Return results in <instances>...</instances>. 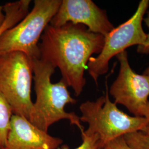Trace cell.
Segmentation results:
<instances>
[{
	"instance_id": "cell-18",
	"label": "cell",
	"mask_w": 149,
	"mask_h": 149,
	"mask_svg": "<svg viewBox=\"0 0 149 149\" xmlns=\"http://www.w3.org/2000/svg\"><path fill=\"white\" fill-rule=\"evenodd\" d=\"M143 74H145V75H146V76H149V66L145 70Z\"/></svg>"
},
{
	"instance_id": "cell-14",
	"label": "cell",
	"mask_w": 149,
	"mask_h": 149,
	"mask_svg": "<svg viewBox=\"0 0 149 149\" xmlns=\"http://www.w3.org/2000/svg\"><path fill=\"white\" fill-rule=\"evenodd\" d=\"M103 149H132L126 144L124 136L114 140L107 144Z\"/></svg>"
},
{
	"instance_id": "cell-1",
	"label": "cell",
	"mask_w": 149,
	"mask_h": 149,
	"mask_svg": "<svg viewBox=\"0 0 149 149\" xmlns=\"http://www.w3.org/2000/svg\"><path fill=\"white\" fill-rule=\"evenodd\" d=\"M104 36L90 31L82 24L68 23L55 27L49 24L39 43L40 59L59 68L61 79L79 96L86 84L87 64L103 49Z\"/></svg>"
},
{
	"instance_id": "cell-16",
	"label": "cell",
	"mask_w": 149,
	"mask_h": 149,
	"mask_svg": "<svg viewBox=\"0 0 149 149\" xmlns=\"http://www.w3.org/2000/svg\"><path fill=\"white\" fill-rule=\"evenodd\" d=\"M6 15L3 11V6H0V28L5 21Z\"/></svg>"
},
{
	"instance_id": "cell-13",
	"label": "cell",
	"mask_w": 149,
	"mask_h": 149,
	"mask_svg": "<svg viewBox=\"0 0 149 149\" xmlns=\"http://www.w3.org/2000/svg\"><path fill=\"white\" fill-rule=\"evenodd\" d=\"M81 132L82 142L79 147L74 149H103L98 136L96 134L87 133L84 130ZM57 149H70L69 147L64 145Z\"/></svg>"
},
{
	"instance_id": "cell-6",
	"label": "cell",
	"mask_w": 149,
	"mask_h": 149,
	"mask_svg": "<svg viewBox=\"0 0 149 149\" xmlns=\"http://www.w3.org/2000/svg\"><path fill=\"white\" fill-rule=\"evenodd\" d=\"M149 6V0H142L131 18L114 28L104 36V43L101 53L91 58L87 66L88 74L98 85L100 76L106 74L112 58L135 45L142 47L146 42L147 34L144 31L143 21Z\"/></svg>"
},
{
	"instance_id": "cell-15",
	"label": "cell",
	"mask_w": 149,
	"mask_h": 149,
	"mask_svg": "<svg viewBox=\"0 0 149 149\" xmlns=\"http://www.w3.org/2000/svg\"><path fill=\"white\" fill-rule=\"evenodd\" d=\"M144 21L146 26L149 28V33L147 34V39L146 42L144 44V45L142 47H138L137 50L138 52L140 53L149 54V11L147 12V16L144 19Z\"/></svg>"
},
{
	"instance_id": "cell-8",
	"label": "cell",
	"mask_w": 149,
	"mask_h": 149,
	"mask_svg": "<svg viewBox=\"0 0 149 149\" xmlns=\"http://www.w3.org/2000/svg\"><path fill=\"white\" fill-rule=\"evenodd\" d=\"M68 23L84 25L91 32L103 36L114 28L106 11L92 0H61L59 10L50 25L59 27Z\"/></svg>"
},
{
	"instance_id": "cell-5",
	"label": "cell",
	"mask_w": 149,
	"mask_h": 149,
	"mask_svg": "<svg viewBox=\"0 0 149 149\" xmlns=\"http://www.w3.org/2000/svg\"><path fill=\"white\" fill-rule=\"evenodd\" d=\"M32 79L31 60L25 54L13 52L0 55V93L11 106L13 114L28 120L33 105Z\"/></svg>"
},
{
	"instance_id": "cell-4",
	"label": "cell",
	"mask_w": 149,
	"mask_h": 149,
	"mask_svg": "<svg viewBox=\"0 0 149 149\" xmlns=\"http://www.w3.org/2000/svg\"><path fill=\"white\" fill-rule=\"evenodd\" d=\"M61 3V0H35L27 16L0 36V55L19 52L30 59H40L39 40Z\"/></svg>"
},
{
	"instance_id": "cell-10",
	"label": "cell",
	"mask_w": 149,
	"mask_h": 149,
	"mask_svg": "<svg viewBox=\"0 0 149 149\" xmlns=\"http://www.w3.org/2000/svg\"><path fill=\"white\" fill-rule=\"evenodd\" d=\"M31 3L30 0H20L8 2L3 6L6 19L0 28V36L7 30L15 26L27 16Z\"/></svg>"
},
{
	"instance_id": "cell-7",
	"label": "cell",
	"mask_w": 149,
	"mask_h": 149,
	"mask_svg": "<svg viewBox=\"0 0 149 149\" xmlns=\"http://www.w3.org/2000/svg\"><path fill=\"white\" fill-rule=\"evenodd\" d=\"M116 57L120 63V70L109 93L114 99V103L125 107L134 116L143 117L144 108L149 102V76L134 71L126 50Z\"/></svg>"
},
{
	"instance_id": "cell-11",
	"label": "cell",
	"mask_w": 149,
	"mask_h": 149,
	"mask_svg": "<svg viewBox=\"0 0 149 149\" xmlns=\"http://www.w3.org/2000/svg\"><path fill=\"white\" fill-rule=\"evenodd\" d=\"M13 112L11 106L0 93V149H4L11 128Z\"/></svg>"
},
{
	"instance_id": "cell-12",
	"label": "cell",
	"mask_w": 149,
	"mask_h": 149,
	"mask_svg": "<svg viewBox=\"0 0 149 149\" xmlns=\"http://www.w3.org/2000/svg\"><path fill=\"white\" fill-rule=\"evenodd\" d=\"M124 140L132 149H149V123L141 130L126 134Z\"/></svg>"
},
{
	"instance_id": "cell-17",
	"label": "cell",
	"mask_w": 149,
	"mask_h": 149,
	"mask_svg": "<svg viewBox=\"0 0 149 149\" xmlns=\"http://www.w3.org/2000/svg\"><path fill=\"white\" fill-rule=\"evenodd\" d=\"M143 116V117L145 118L147 120L148 123H149V101L148 102L147 104L144 108Z\"/></svg>"
},
{
	"instance_id": "cell-3",
	"label": "cell",
	"mask_w": 149,
	"mask_h": 149,
	"mask_svg": "<svg viewBox=\"0 0 149 149\" xmlns=\"http://www.w3.org/2000/svg\"><path fill=\"white\" fill-rule=\"evenodd\" d=\"M80 121L88 124L86 132L97 135L103 148L114 140L141 130L148 122L144 117L129 116L109 98L106 84L105 95L95 101H87L80 107Z\"/></svg>"
},
{
	"instance_id": "cell-2",
	"label": "cell",
	"mask_w": 149,
	"mask_h": 149,
	"mask_svg": "<svg viewBox=\"0 0 149 149\" xmlns=\"http://www.w3.org/2000/svg\"><path fill=\"white\" fill-rule=\"evenodd\" d=\"M31 60L36 100L33 103L29 121L46 132L52 125L63 119L69 120L71 125L77 127L81 132L84 130L80 117L74 112L68 113L65 110L67 104H74L77 102L71 96L68 86L62 79L55 84L51 81L56 69L42 59Z\"/></svg>"
},
{
	"instance_id": "cell-9",
	"label": "cell",
	"mask_w": 149,
	"mask_h": 149,
	"mask_svg": "<svg viewBox=\"0 0 149 149\" xmlns=\"http://www.w3.org/2000/svg\"><path fill=\"white\" fill-rule=\"evenodd\" d=\"M63 143L61 139L38 128L26 118L13 114L4 149H57Z\"/></svg>"
}]
</instances>
